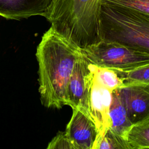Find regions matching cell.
Returning <instances> with one entry per match:
<instances>
[{
    "instance_id": "12",
    "label": "cell",
    "mask_w": 149,
    "mask_h": 149,
    "mask_svg": "<svg viewBox=\"0 0 149 149\" xmlns=\"http://www.w3.org/2000/svg\"><path fill=\"white\" fill-rule=\"evenodd\" d=\"M115 70L122 80V86L149 85V64L126 70Z\"/></svg>"
},
{
    "instance_id": "14",
    "label": "cell",
    "mask_w": 149,
    "mask_h": 149,
    "mask_svg": "<svg viewBox=\"0 0 149 149\" xmlns=\"http://www.w3.org/2000/svg\"><path fill=\"white\" fill-rule=\"evenodd\" d=\"M93 149H132L126 139L107 129L96 138Z\"/></svg>"
},
{
    "instance_id": "11",
    "label": "cell",
    "mask_w": 149,
    "mask_h": 149,
    "mask_svg": "<svg viewBox=\"0 0 149 149\" xmlns=\"http://www.w3.org/2000/svg\"><path fill=\"white\" fill-rule=\"evenodd\" d=\"M127 141L132 149L149 148V116L132 125Z\"/></svg>"
},
{
    "instance_id": "10",
    "label": "cell",
    "mask_w": 149,
    "mask_h": 149,
    "mask_svg": "<svg viewBox=\"0 0 149 149\" xmlns=\"http://www.w3.org/2000/svg\"><path fill=\"white\" fill-rule=\"evenodd\" d=\"M109 129L114 133L127 140V133L133 123L121 102L116 90L112 91V100L109 108Z\"/></svg>"
},
{
    "instance_id": "1",
    "label": "cell",
    "mask_w": 149,
    "mask_h": 149,
    "mask_svg": "<svg viewBox=\"0 0 149 149\" xmlns=\"http://www.w3.org/2000/svg\"><path fill=\"white\" fill-rule=\"evenodd\" d=\"M82 49L50 27L42 36L36 56L42 105L61 109L67 105L66 87Z\"/></svg>"
},
{
    "instance_id": "3",
    "label": "cell",
    "mask_w": 149,
    "mask_h": 149,
    "mask_svg": "<svg viewBox=\"0 0 149 149\" xmlns=\"http://www.w3.org/2000/svg\"><path fill=\"white\" fill-rule=\"evenodd\" d=\"M100 40L149 52V15L128 8L101 5Z\"/></svg>"
},
{
    "instance_id": "4",
    "label": "cell",
    "mask_w": 149,
    "mask_h": 149,
    "mask_svg": "<svg viewBox=\"0 0 149 149\" xmlns=\"http://www.w3.org/2000/svg\"><path fill=\"white\" fill-rule=\"evenodd\" d=\"M90 63L116 70L149 64V52L116 42L100 40L81 48Z\"/></svg>"
},
{
    "instance_id": "9",
    "label": "cell",
    "mask_w": 149,
    "mask_h": 149,
    "mask_svg": "<svg viewBox=\"0 0 149 149\" xmlns=\"http://www.w3.org/2000/svg\"><path fill=\"white\" fill-rule=\"evenodd\" d=\"M52 0H0V16L20 20L33 16L45 17Z\"/></svg>"
},
{
    "instance_id": "15",
    "label": "cell",
    "mask_w": 149,
    "mask_h": 149,
    "mask_svg": "<svg viewBox=\"0 0 149 149\" xmlns=\"http://www.w3.org/2000/svg\"><path fill=\"white\" fill-rule=\"evenodd\" d=\"M101 5L133 9L149 15V0H101Z\"/></svg>"
},
{
    "instance_id": "2",
    "label": "cell",
    "mask_w": 149,
    "mask_h": 149,
    "mask_svg": "<svg viewBox=\"0 0 149 149\" xmlns=\"http://www.w3.org/2000/svg\"><path fill=\"white\" fill-rule=\"evenodd\" d=\"M101 0H52L45 17L58 34L81 48L100 41Z\"/></svg>"
},
{
    "instance_id": "5",
    "label": "cell",
    "mask_w": 149,
    "mask_h": 149,
    "mask_svg": "<svg viewBox=\"0 0 149 149\" xmlns=\"http://www.w3.org/2000/svg\"><path fill=\"white\" fill-rule=\"evenodd\" d=\"M85 86L87 113L95 125L98 137L110 127L109 112L112 91L100 83L89 67L85 77Z\"/></svg>"
},
{
    "instance_id": "13",
    "label": "cell",
    "mask_w": 149,
    "mask_h": 149,
    "mask_svg": "<svg viewBox=\"0 0 149 149\" xmlns=\"http://www.w3.org/2000/svg\"><path fill=\"white\" fill-rule=\"evenodd\" d=\"M88 67L100 83L109 90L113 91L122 86V80L116 70L97 66L91 63H89Z\"/></svg>"
},
{
    "instance_id": "8",
    "label": "cell",
    "mask_w": 149,
    "mask_h": 149,
    "mask_svg": "<svg viewBox=\"0 0 149 149\" xmlns=\"http://www.w3.org/2000/svg\"><path fill=\"white\" fill-rule=\"evenodd\" d=\"M89 63L83 52L74 66L66 87L67 105L72 109H80L87 116L85 77L88 71Z\"/></svg>"
},
{
    "instance_id": "6",
    "label": "cell",
    "mask_w": 149,
    "mask_h": 149,
    "mask_svg": "<svg viewBox=\"0 0 149 149\" xmlns=\"http://www.w3.org/2000/svg\"><path fill=\"white\" fill-rule=\"evenodd\" d=\"M65 134L75 149H93L97 131L91 119L80 109L76 108L73 109Z\"/></svg>"
},
{
    "instance_id": "16",
    "label": "cell",
    "mask_w": 149,
    "mask_h": 149,
    "mask_svg": "<svg viewBox=\"0 0 149 149\" xmlns=\"http://www.w3.org/2000/svg\"><path fill=\"white\" fill-rule=\"evenodd\" d=\"M72 145L65 132H59L48 144L45 149H71Z\"/></svg>"
},
{
    "instance_id": "7",
    "label": "cell",
    "mask_w": 149,
    "mask_h": 149,
    "mask_svg": "<svg viewBox=\"0 0 149 149\" xmlns=\"http://www.w3.org/2000/svg\"><path fill=\"white\" fill-rule=\"evenodd\" d=\"M115 90L133 124L149 116V85L122 86Z\"/></svg>"
},
{
    "instance_id": "17",
    "label": "cell",
    "mask_w": 149,
    "mask_h": 149,
    "mask_svg": "<svg viewBox=\"0 0 149 149\" xmlns=\"http://www.w3.org/2000/svg\"><path fill=\"white\" fill-rule=\"evenodd\" d=\"M146 149H149V148H146Z\"/></svg>"
}]
</instances>
